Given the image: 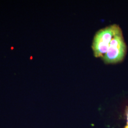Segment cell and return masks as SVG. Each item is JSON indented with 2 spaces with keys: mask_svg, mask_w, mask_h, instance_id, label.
Here are the masks:
<instances>
[{
  "mask_svg": "<svg viewBox=\"0 0 128 128\" xmlns=\"http://www.w3.org/2000/svg\"><path fill=\"white\" fill-rule=\"evenodd\" d=\"M122 32L120 28L117 24L108 26L96 32L92 46L94 56L96 58H102L106 53L112 38Z\"/></svg>",
  "mask_w": 128,
  "mask_h": 128,
  "instance_id": "6da1fadb",
  "label": "cell"
},
{
  "mask_svg": "<svg viewBox=\"0 0 128 128\" xmlns=\"http://www.w3.org/2000/svg\"><path fill=\"white\" fill-rule=\"evenodd\" d=\"M126 114L127 116V124H126V125L124 127V128H128V107L127 108L126 110Z\"/></svg>",
  "mask_w": 128,
  "mask_h": 128,
  "instance_id": "3957f363",
  "label": "cell"
},
{
  "mask_svg": "<svg viewBox=\"0 0 128 128\" xmlns=\"http://www.w3.org/2000/svg\"><path fill=\"white\" fill-rule=\"evenodd\" d=\"M126 49V45L122 32L112 38L106 53L102 58L106 64L119 63L124 60Z\"/></svg>",
  "mask_w": 128,
  "mask_h": 128,
  "instance_id": "7a4b0ae2",
  "label": "cell"
}]
</instances>
